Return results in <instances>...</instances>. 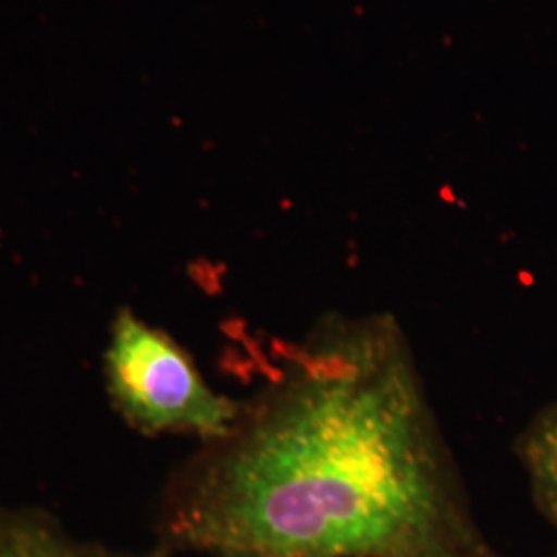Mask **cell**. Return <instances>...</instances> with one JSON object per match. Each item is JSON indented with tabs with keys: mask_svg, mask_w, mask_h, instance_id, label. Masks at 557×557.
I'll list each match as a JSON object with an SVG mask.
<instances>
[{
	"mask_svg": "<svg viewBox=\"0 0 557 557\" xmlns=\"http://www.w3.org/2000/svg\"><path fill=\"white\" fill-rule=\"evenodd\" d=\"M161 552L496 557L416 351L391 314L277 341L236 423L168 481Z\"/></svg>",
	"mask_w": 557,
	"mask_h": 557,
	"instance_id": "obj_1",
	"label": "cell"
},
{
	"mask_svg": "<svg viewBox=\"0 0 557 557\" xmlns=\"http://www.w3.org/2000/svg\"><path fill=\"white\" fill-rule=\"evenodd\" d=\"M103 374L116 413L145 436L211 442L227 434L242 411V400L218 393L178 341L131 308L112 320Z\"/></svg>",
	"mask_w": 557,
	"mask_h": 557,
	"instance_id": "obj_2",
	"label": "cell"
},
{
	"mask_svg": "<svg viewBox=\"0 0 557 557\" xmlns=\"http://www.w3.org/2000/svg\"><path fill=\"white\" fill-rule=\"evenodd\" d=\"M0 557H168L156 547L131 554L85 541L64 531L59 520L32 508H0Z\"/></svg>",
	"mask_w": 557,
	"mask_h": 557,
	"instance_id": "obj_3",
	"label": "cell"
},
{
	"mask_svg": "<svg viewBox=\"0 0 557 557\" xmlns=\"http://www.w3.org/2000/svg\"><path fill=\"white\" fill-rule=\"evenodd\" d=\"M541 515L557 531V400L541 409L517 444Z\"/></svg>",
	"mask_w": 557,
	"mask_h": 557,
	"instance_id": "obj_4",
	"label": "cell"
},
{
	"mask_svg": "<svg viewBox=\"0 0 557 557\" xmlns=\"http://www.w3.org/2000/svg\"><path fill=\"white\" fill-rule=\"evenodd\" d=\"M220 557H252V556H244V554H227V556Z\"/></svg>",
	"mask_w": 557,
	"mask_h": 557,
	"instance_id": "obj_5",
	"label": "cell"
},
{
	"mask_svg": "<svg viewBox=\"0 0 557 557\" xmlns=\"http://www.w3.org/2000/svg\"><path fill=\"white\" fill-rule=\"evenodd\" d=\"M496 557H499V556H496ZM552 557H557V554H556V556H552Z\"/></svg>",
	"mask_w": 557,
	"mask_h": 557,
	"instance_id": "obj_6",
	"label": "cell"
}]
</instances>
